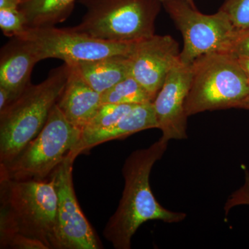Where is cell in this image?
I'll use <instances>...</instances> for the list:
<instances>
[{"instance_id": "11", "label": "cell", "mask_w": 249, "mask_h": 249, "mask_svg": "<svg viewBox=\"0 0 249 249\" xmlns=\"http://www.w3.org/2000/svg\"><path fill=\"white\" fill-rule=\"evenodd\" d=\"M191 65L178 60L171 69L161 89L155 100L153 107L160 138L165 142L187 138V119L185 103L192 79Z\"/></svg>"}, {"instance_id": "2", "label": "cell", "mask_w": 249, "mask_h": 249, "mask_svg": "<svg viewBox=\"0 0 249 249\" xmlns=\"http://www.w3.org/2000/svg\"><path fill=\"white\" fill-rule=\"evenodd\" d=\"M57 205L51 177L40 181L0 178V236L19 234L58 249Z\"/></svg>"}, {"instance_id": "9", "label": "cell", "mask_w": 249, "mask_h": 249, "mask_svg": "<svg viewBox=\"0 0 249 249\" xmlns=\"http://www.w3.org/2000/svg\"><path fill=\"white\" fill-rule=\"evenodd\" d=\"M70 153L51 174L57 196L58 249H102L101 241L80 209L73 188V165Z\"/></svg>"}, {"instance_id": "28", "label": "cell", "mask_w": 249, "mask_h": 249, "mask_svg": "<svg viewBox=\"0 0 249 249\" xmlns=\"http://www.w3.org/2000/svg\"><path fill=\"white\" fill-rule=\"evenodd\" d=\"M159 1H160V2H163L165 0H159ZM186 1H188L189 4H191L192 6H196V4H195L194 0H186Z\"/></svg>"}, {"instance_id": "17", "label": "cell", "mask_w": 249, "mask_h": 249, "mask_svg": "<svg viewBox=\"0 0 249 249\" xmlns=\"http://www.w3.org/2000/svg\"><path fill=\"white\" fill-rule=\"evenodd\" d=\"M102 103L138 105L153 103L155 98L135 78L128 76L101 94Z\"/></svg>"}, {"instance_id": "23", "label": "cell", "mask_w": 249, "mask_h": 249, "mask_svg": "<svg viewBox=\"0 0 249 249\" xmlns=\"http://www.w3.org/2000/svg\"><path fill=\"white\" fill-rule=\"evenodd\" d=\"M245 181L243 186L232 193L224 206V211L227 215L231 209L235 206L241 205L249 206V171L247 168H245Z\"/></svg>"}, {"instance_id": "19", "label": "cell", "mask_w": 249, "mask_h": 249, "mask_svg": "<svg viewBox=\"0 0 249 249\" xmlns=\"http://www.w3.org/2000/svg\"><path fill=\"white\" fill-rule=\"evenodd\" d=\"M27 27V18L19 8L0 9V28L4 36L19 37Z\"/></svg>"}, {"instance_id": "21", "label": "cell", "mask_w": 249, "mask_h": 249, "mask_svg": "<svg viewBox=\"0 0 249 249\" xmlns=\"http://www.w3.org/2000/svg\"><path fill=\"white\" fill-rule=\"evenodd\" d=\"M0 248L48 249L47 246L40 241L27 237V236L19 235V234L0 236Z\"/></svg>"}, {"instance_id": "3", "label": "cell", "mask_w": 249, "mask_h": 249, "mask_svg": "<svg viewBox=\"0 0 249 249\" xmlns=\"http://www.w3.org/2000/svg\"><path fill=\"white\" fill-rule=\"evenodd\" d=\"M70 70L64 62L0 111V164L12 161L40 133L63 92Z\"/></svg>"}, {"instance_id": "15", "label": "cell", "mask_w": 249, "mask_h": 249, "mask_svg": "<svg viewBox=\"0 0 249 249\" xmlns=\"http://www.w3.org/2000/svg\"><path fill=\"white\" fill-rule=\"evenodd\" d=\"M70 65L91 88L101 94L129 76L127 55H112Z\"/></svg>"}, {"instance_id": "22", "label": "cell", "mask_w": 249, "mask_h": 249, "mask_svg": "<svg viewBox=\"0 0 249 249\" xmlns=\"http://www.w3.org/2000/svg\"><path fill=\"white\" fill-rule=\"evenodd\" d=\"M227 53L237 59L249 58V27L236 30Z\"/></svg>"}, {"instance_id": "27", "label": "cell", "mask_w": 249, "mask_h": 249, "mask_svg": "<svg viewBox=\"0 0 249 249\" xmlns=\"http://www.w3.org/2000/svg\"><path fill=\"white\" fill-rule=\"evenodd\" d=\"M240 109H248L249 110V96L247 99L241 105Z\"/></svg>"}, {"instance_id": "26", "label": "cell", "mask_w": 249, "mask_h": 249, "mask_svg": "<svg viewBox=\"0 0 249 249\" xmlns=\"http://www.w3.org/2000/svg\"><path fill=\"white\" fill-rule=\"evenodd\" d=\"M237 60L240 62L244 71L245 72L249 81V58H239Z\"/></svg>"}, {"instance_id": "24", "label": "cell", "mask_w": 249, "mask_h": 249, "mask_svg": "<svg viewBox=\"0 0 249 249\" xmlns=\"http://www.w3.org/2000/svg\"><path fill=\"white\" fill-rule=\"evenodd\" d=\"M14 100V96L9 90L0 87V111L4 109Z\"/></svg>"}, {"instance_id": "4", "label": "cell", "mask_w": 249, "mask_h": 249, "mask_svg": "<svg viewBox=\"0 0 249 249\" xmlns=\"http://www.w3.org/2000/svg\"><path fill=\"white\" fill-rule=\"evenodd\" d=\"M185 109L188 116L206 111L238 108L249 96V81L237 58L213 52L196 58Z\"/></svg>"}, {"instance_id": "10", "label": "cell", "mask_w": 249, "mask_h": 249, "mask_svg": "<svg viewBox=\"0 0 249 249\" xmlns=\"http://www.w3.org/2000/svg\"><path fill=\"white\" fill-rule=\"evenodd\" d=\"M178 42L168 35H154L136 42L128 55L129 76L156 98L171 69L180 60Z\"/></svg>"}, {"instance_id": "8", "label": "cell", "mask_w": 249, "mask_h": 249, "mask_svg": "<svg viewBox=\"0 0 249 249\" xmlns=\"http://www.w3.org/2000/svg\"><path fill=\"white\" fill-rule=\"evenodd\" d=\"M29 41L41 60L59 59L65 63L88 60L132 53L135 43L107 42L94 38L75 30L73 27H27L19 36Z\"/></svg>"}, {"instance_id": "7", "label": "cell", "mask_w": 249, "mask_h": 249, "mask_svg": "<svg viewBox=\"0 0 249 249\" xmlns=\"http://www.w3.org/2000/svg\"><path fill=\"white\" fill-rule=\"evenodd\" d=\"M162 5L183 36V63L191 65L205 54L227 53L237 29L224 11L204 14L186 0H165Z\"/></svg>"}, {"instance_id": "25", "label": "cell", "mask_w": 249, "mask_h": 249, "mask_svg": "<svg viewBox=\"0 0 249 249\" xmlns=\"http://www.w3.org/2000/svg\"><path fill=\"white\" fill-rule=\"evenodd\" d=\"M21 0H0V9L19 8Z\"/></svg>"}, {"instance_id": "18", "label": "cell", "mask_w": 249, "mask_h": 249, "mask_svg": "<svg viewBox=\"0 0 249 249\" xmlns=\"http://www.w3.org/2000/svg\"><path fill=\"white\" fill-rule=\"evenodd\" d=\"M135 106L133 105L103 103L82 131L90 132L109 127L120 120Z\"/></svg>"}, {"instance_id": "5", "label": "cell", "mask_w": 249, "mask_h": 249, "mask_svg": "<svg viewBox=\"0 0 249 249\" xmlns=\"http://www.w3.org/2000/svg\"><path fill=\"white\" fill-rule=\"evenodd\" d=\"M86 9L75 30L107 42L135 43L155 35L159 0H78Z\"/></svg>"}, {"instance_id": "1", "label": "cell", "mask_w": 249, "mask_h": 249, "mask_svg": "<svg viewBox=\"0 0 249 249\" xmlns=\"http://www.w3.org/2000/svg\"><path fill=\"white\" fill-rule=\"evenodd\" d=\"M168 142L161 138L147 148L135 150L123 167L124 185L116 212L103 230L105 238L116 249H130L132 239L139 227L150 220L165 223L181 222L184 213L165 209L156 199L150 188L152 167L164 155Z\"/></svg>"}, {"instance_id": "20", "label": "cell", "mask_w": 249, "mask_h": 249, "mask_svg": "<svg viewBox=\"0 0 249 249\" xmlns=\"http://www.w3.org/2000/svg\"><path fill=\"white\" fill-rule=\"evenodd\" d=\"M219 10L228 15L237 30L249 27V0H225Z\"/></svg>"}, {"instance_id": "12", "label": "cell", "mask_w": 249, "mask_h": 249, "mask_svg": "<svg viewBox=\"0 0 249 249\" xmlns=\"http://www.w3.org/2000/svg\"><path fill=\"white\" fill-rule=\"evenodd\" d=\"M40 58L32 45L22 37H12L0 51V87L16 99L31 85L34 67Z\"/></svg>"}, {"instance_id": "6", "label": "cell", "mask_w": 249, "mask_h": 249, "mask_svg": "<svg viewBox=\"0 0 249 249\" xmlns=\"http://www.w3.org/2000/svg\"><path fill=\"white\" fill-rule=\"evenodd\" d=\"M82 129L72 124L57 104L45 125L27 147L6 164H0V178L45 180L79 142Z\"/></svg>"}, {"instance_id": "14", "label": "cell", "mask_w": 249, "mask_h": 249, "mask_svg": "<svg viewBox=\"0 0 249 249\" xmlns=\"http://www.w3.org/2000/svg\"><path fill=\"white\" fill-rule=\"evenodd\" d=\"M70 76L57 106L67 120L80 129L88 124L102 103L101 93L89 86L70 65Z\"/></svg>"}, {"instance_id": "16", "label": "cell", "mask_w": 249, "mask_h": 249, "mask_svg": "<svg viewBox=\"0 0 249 249\" xmlns=\"http://www.w3.org/2000/svg\"><path fill=\"white\" fill-rule=\"evenodd\" d=\"M77 0H21L19 9L25 15L28 27H53L65 22Z\"/></svg>"}, {"instance_id": "13", "label": "cell", "mask_w": 249, "mask_h": 249, "mask_svg": "<svg viewBox=\"0 0 249 249\" xmlns=\"http://www.w3.org/2000/svg\"><path fill=\"white\" fill-rule=\"evenodd\" d=\"M158 128L152 103L136 106L115 124L98 130L83 132L79 142L70 152L73 158L92 147L115 139H124L147 129Z\"/></svg>"}]
</instances>
